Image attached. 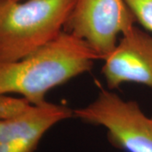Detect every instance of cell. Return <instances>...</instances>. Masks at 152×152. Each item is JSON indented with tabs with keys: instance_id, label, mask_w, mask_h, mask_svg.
Masks as SVG:
<instances>
[{
	"instance_id": "6da1fadb",
	"label": "cell",
	"mask_w": 152,
	"mask_h": 152,
	"mask_svg": "<svg viewBox=\"0 0 152 152\" xmlns=\"http://www.w3.org/2000/svg\"><path fill=\"white\" fill-rule=\"evenodd\" d=\"M97 59L86 42L64 31L20 59L0 61V96L18 94L31 104L42 103L51 90L91 70Z\"/></svg>"
},
{
	"instance_id": "7a4b0ae2",
	"label": "cell",
	"mask_w": 152,
	"mask_h": 152,
	"mask_svg": "<svg viewBox=\"0 0 152 152\" xmlns=\"http://www.w3.org/2000/svg\"><path fill=\"white\" fill-rule=\"evenodd\" d=\"M76 0H0V61H15L65 29Z\"/></svg>"
},
{
	"instance_id": "3957f363",
	"label": "cell",
	"mask_w": 152,
	"mask_h": 152,
	"mask_svg": "<svg viewBox=\"0 0 152 152\" xmlns=\"http://www.w3.org/2000/svg\"><path fill=\"white\" fill-rule=\"evenodd\" d=\"M74 117L106 129L108 141L126 152H152V116L138 102L127 101L112 90L101 88L97 97L74 110Z\"/></svg>"
},
{
	"instance_id": "277c9868",
	"label": "cell",
	"mask_w": 152,
	"mask_h": 152,
	"mask_svg": "<svg viewBox=\"0 0 152 152\" xmlns=\"http://www.w3.org/2000/svg\"><path fill=\"white\" fill-rule=\"evenodd\" d=\"M135 22L125 0H76L64 31L86 42L103 60Z\"/></svg>"
},
{
	"instance_id": "5b68a950",
	"label": "cell",
	"mask_w": 152,
	"mask_h": 152,
	"mask_svg": "<svg viewBox=\"0 0 152 152\" xmlns=\"http://www.w3.org/2000/svg\"><path fill=\"white\" fill-rule=\"evenodd\" d=\"M103 61L102 72L110 90L125 83L152 87V36L135 26L121 36Z\"/></svg>"
},
{
	"instance_id": "8992f818",
	"label": "cell",
	"mask_w": 152,
	"mask_h": 152,
	"mask_svg": "<svg viewBox=\"0 0 152 152\" xmlns=\"http://www.w3.org/2000/svg\"><path fill=\"white\" fill-rule=\"evenodd\" d=\"M74 117V110L45 101L0 121V152H34L48 131Z\"/></svg>"
},
{
	"instance_id": "52a82bcc",
	"label": "cell",
	"mask_w": 152,
	"mask_h": 152,
	"mask_svg": "<svg viewBox=\"0 0 152 152\" xmlns=\"http://www.w3.org/2000/svg\"><path fill=\"white\" fill-rule=\"evenodd\" d=\"M136 21L152 31V0H125Z\"/></svg>"
}]
</instances>
